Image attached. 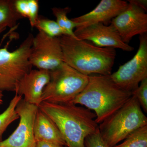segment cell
<instances>
[{
	"label": "cell",
	"mask_w": 147,
	"mask_h": 147,
	"mask_svg": "<svg viewBox=\"0 0 147 147\" xmlns=\"http://www.w3.org/2000/svg\"><path fill=\"white\" fill-rule=\"evenodd\" d=\"M38 108L57 127L67 147H85V140L98 128L94 113L72 103H40Z\"/></svg>",
	"instance_id": "1"
},
{
	"label": "cell",
	"mask_w": 147,
	"mask_h": 147,
	"mask_svg": "<svg viewBox=\"0 0 147 147\" xmlns=\"http://www.w3.org/2000/svg\"><path fill=\"white\" fill-rule=\"evenodd\" d=\"M132 95L131 92L119 88L110 76L91 75L85 88L71 103L94 111L98 125L121 108Z\"/></svg>",
	"instance_id": "2"
},
{
	"label": "cell",
	"mask_w": 147,
	"mask_h": 147,
	"mask_svg": "<svg viewBox=\"0 0 147 147\" xmlns=\"http://www.w3.org/2000/svg\"><path fill=\"white\" fill-rule=\"evenodd\" d=\"M59 39L64 63L87 76L111 75L116 56L115 48L98 47L69 36H62Z\"/></svg>",
	"instance_id": "3"
},
{
	"label": "cell",
	"mask_w": 147,
	"mask_h": 147,
	"mask_svg": "<svg viewBox=\"0 0 147 147\" xmlns=\"http://www.w3.org/2000/svg\"><path fill=\"white\" fill-rule=\"evenodd\" d=\"M147 125V118L136 98L132 95L115 113L99 124L98 128L108 147L123 141L129 134Z\"/></svg>",
	"instance_id": "4"
},
{
	"label": "cell",
	"mask_w": 147,
	"mask_h": 147,
	"mask_svg": "<svg viewBox=\"0 0 147 147\" xmlns=\"http://www.w3.org/2000/svg\"><path fill=\"white\" fill-rule=\"evenodd\" d=\"M50 73V81L43 90L41 102L71 103L89 81V76L82 74L65 63Z\"/></svg>",
	"instance_id": "5"
},
{
	"label": "cell",
	"mask_w": 147,
	"mask_h": 147,
	"mask_svg": "<svg viewBox=\"0 0 147 147\" xmlns=\"http://www.w3.org/2000/svg\"><path fill=\"white\" fill-rule=\"evenodd\" d=\"M34 36L30 34L12 52L8 50L9 42L0 48V90L15 91L16 86L24 75L32 70L29 61Z\"/></svg>",
	"instance_id": "6"
},
{
	"label": "cell",
	"mask_w": 147,
	"mask_h": 147,
	"mask_svg": "<svg viewBox=\"0 0 147 147\" xmlns=\"http://www.w3.org/2000/svg\"><path fill=\"white\" fill-rule=\"evenodd\" d=\"M137 53L128 62L120 66L110 75L117 86L122 89L133 93L144 79L147 78V36L140 35Z\"/></svg>",
	"instance_id": "7"
},
{
	"label": "cell",
	"mask_w": 147,
	"mask_h": 147,
	"mask_svg": "<svg viewBox=\"0 0 147 147\" xmlns=\"http://www.w3.org/2000/svg\"><path fill=\"white\" fill-rule=\"evenodd\" d=\"M29 61L37 69L51 71L58 68L64 63L59 37L38 31L33 39Z\"/></svg>",
	"instance_id": "8"
},
{
	"label": "cell",
	"mask_w": 147,
	"mask_h": 147,
	"mask_svg": "<svg viewBox=\"0 0 147 147\" xmlns=\"http://www.w3.org/2000/svg\"><path fill=\"white\" fill-rule=\"evenodd\" d=\"M38 108L21 99L16 108L19 124L7 139L0 141V147H36L34 124Z\"/></svg>",
	"instance_id": "9"
},
{
	"label": "cell",
	"mask_w": 147,
	"mask_h": 147,
	"mask_svg": "<svg viewBox=\"0 0 147 147\" xmlns=\"http://www.w3.org/2000/svg\"><path fill=\"white\" fill-rule=\"evenodd\" d=\"M111 24L123 41L127 44L135 36L146 34L147 14L143 9L129 3L123 11L112 19Z\"/></svg>",
	"instance_id": "10"
},
{
	"label": "cell",
	"mask_w": 147,
	"mask_h": 147,
	"mask_svg": "<svg viewBox=\"0 0 147 147\" xmlns=\"http://www.w3.org/2000/svg\"><path fill=\"white\" fill-rule=\"evenodd\" d=\"M74 34L79 39L91 41L98 47L118 48L127 52L134 49L123 41L111 24L109 26L102 23L93 24L83 28L76 29Z\"/></svg>",
	"instance_id": "11"
},
{
	"label": "cell",
	"mask_w": 147,
	"mask_h": 147,
	"mask_svg": "<svg viewBox=\"0 0 147 147\" xmlns=\"http://www.w3.org/2000/svg\"><path fill=\"white\" fill-rule=\"evenodd\" d=\"M50 79V71L32 69L18 82L15 90L16 94L24 95L26 102L38 107L41 102L43 90Z\"/></svg>",
	"instance_id": "12"
},
{
	"label": "cell",
	"mask_w": 147,
	"mask_h": 147,
	"mask_svg": "<svg viewBox=\"0 0 147 147\" xmlns=\"http://www.w3.org/2000/svg\"><path fill=\"white\" fill-rule=\"evenodd\" d=\"M128 3L122 0H102L97 6L88 13L71 20L77 23L76 29H81L103 23L115 18L126 8Z\"/></svg>",
	"instance_id": "13"
},
{
	"label": "cell",
	"mask_w": 147,
	"mask_h": 147,
	"mask_svg": "<svg viewBox=\"0 0 147 147\" xmlns=\"http://www.w3.org/2000/svg\"><path fill=\"white\" fill-rule=\"evenodd\" d=\"M34 133L36 142L44 141L66 146L57 127L39 108L35 118Z\"/></svg>",
	"instance_id": "14"
},
{
	"label": "cell",
	"mask_w": 147,
	"mask_h": 147,
	"mask_svg": "<svg viewBox=\"0 0 147 147\" xmlns=\"http://www.w3.org/2000/svg\"><path fill=\"white\" fill-rule=\"evenodd\" d=\"M14 0H0V28L17 26V22L23 18L16 11Z\"/></svg>",
	"instance_id": "15"
},
{
	"label": "cell",
	"mask_w": 147,
	"mask_h": 147,
	"mask_svg": "<svg viewBox=\"0 0 147 147\" xmlns=\"http://www.w3.org/2000/svg\"><path fill=\"white\" fill-rule=\"evenodd\" d=\"M51 9L53 15L56 17V22L63 30L65 35L69 36L79 39L74 34V29L76 28L78 24L74 22L67 17V14L71 11V8L69 7H53Z\"/></svg>",
	"instance_id": "16"
},
{
	"label": "cell",
	"mask_w": 147,
	"mask_h": 147,
	"mask_svg": "<svg viewBox=\"0 0 147 147\" xmlns=\"http://www.w3.org/2000/svg\"><path fill=\"white\" fill-rule=\"evenodd\" d=\"M22 99V96L15 94L11 100L8 107L0 115V141H2V136L9 125L19 118L16 108L18 102Z\"/></svg>",
	"instance_id": "17"
},
{
	"label": "cell",
	"mask_w": 147,
	"mask_h": 147,
	"mask_svg": "<svg viewBox=\"0 0 147 147\" xmlns=\"http://www.w3.org/2000/svg\"><path fill=\"white\" fill-rule=\"evenodd\" d=\"M113 147H147V125L136 129L122 143Z\"/></svg>",
	"instance_id": "18"
},
{
	"label": "cell",
	"mask_w": 147,
	"mask_h": 147,
	"mask_svg": "<svg viewBox=\"0 0 147 147\" xmlns=\"http://www.w3.org/2000/svg\"><path fill=\"white\" fill-rule=\"evenodd\" d=\"M39 31L43 32L52 37H59L65 35L63 30L61 28L56 21L43 16H39L35 27Z\"/></svg>",
	"instance_id": "19"
},
{
	"label": "cell",
	"mask_w": 147,
	"mask_h": 147,
	"mask_svg": "<svg viewBox=\"0 0 147 147\" xmlns=\"http://www.w3.org/2000/svg\"><path fill=\"white\" fill-rule=\"evenodd\" d=\"M139 101L141 108L145 112H147V78L144 79L139 84V86L133 93Z\"/></svg>",
	"instance_id": "20"
},
{
	"label": "cell",
	"mask_w": 147,
	"mask_h": 147,
	"mask_svg": "<svg viewBox=\"0 0 147 147\" xmlns=\"http://www.w3.org/2000/svg\"><path fill=\"white\" fill-rule=\"evenodd\" d=\"M85 146V147H108L101 137L98 128L86 138Z\"/></svg>",
	"instance_id": "21"
},
{
	"label": "cell",
	"mask_w": 147,
	"mask_h": 147,
	"mask_svg": "<svg viewBox=\"0 0 147 147\" xmlns=\"http://www.w3.org/2000/svg\"><path fill=\"white\" fill-rule=\"evenodd\" d=\"M29 6L28 18L32 28H34L38 16L39 4L38 0H28Z\"/></svg>",
	"instance_id": "22"
},
{
	"label": "cell",
	"mask_w": 147,
	"mask_h": 147,
	"mask_svg": "<svg viewBox=\"0 0 147 147\" xmlns=\"http://www.w3.org/2000/svg\"><path fill=\"white\" fill-rule=\"evenodd\" d=\"M14 5L17 12L23 18H28L29 6L28 0H14Z\"/></svg>",
	"instance_id": "23"
},
{
	"label": "cell",
	"mask_w": 147,
	"mask_h": 147,
	"mask_svg": "<svg viewBox=\"0 0 147 147\" xmlns=\"http://www.w3.org/2000/svg\"><path fill=\"white\" fill-rule=\"evenodd\" d=\"M36 147H64V146L52 142L38 141L36 142Z\"/></svg>",
	"instance_id": "24"
},
{
	"label": "cell",
	"mask_w": 147,
	"mask_h": 147,
	"mask_svg": "<svg viewBox=\"0 0 147 147\" xmlns=\"http://www.w3.org/2000/svg\"><path fill=\"white\" fill-rule=\"evenodd\" d=\"M129 2L133 4L140 8L143 9L145 11L147 9V2L146 0H129Z\"/></svg>",
	"instance_id": "25"
},
{
	"label": "cell",
	"mask_w": 147,
	"mask_h": 147,
	"mask_svg": "<svg viewBox=\"0 0 147 147\" xmlns=\"http://www.w3.org/2000/svg\"><path fill=\"white\" fill-rule=\"evenodd\" d=\"M2 92L0 90V104H2L3 102V94Z\"/></svg>",
	"instance_id": "26"
},
{
	"label": "cell",
	"mask_w": 147,
	"mask_h": 147,
	"mask_svg": "<svg viewBox=\"0 0 147 147\" xmlns=\"http://www.w3.org/2000/svg\"><path fill=\"white\" fill-rule=\"evenodd\" d=\"M6 28H0V34H1V33H2L4 31L6 30Z\"/></svg>",
	"instance_id": "27"
}]
</instances>
